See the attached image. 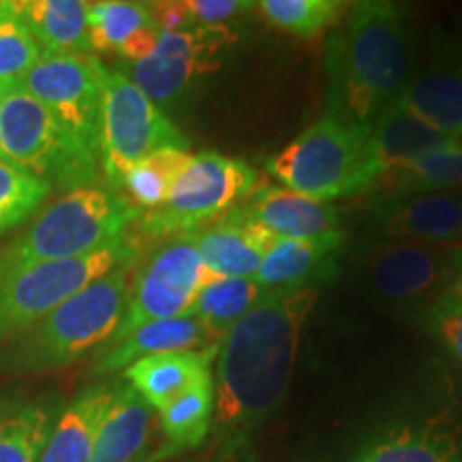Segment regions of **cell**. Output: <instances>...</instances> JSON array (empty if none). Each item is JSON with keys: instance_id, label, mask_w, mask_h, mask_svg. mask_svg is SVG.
I'll return each mask as SVG.
<instances>
[{"instance_id": "1", "label": "cell", "mask_w": 462, "mask_h": 462, "mask_svg": "<svg viewBox=\"0 0 462 462\" xmlns=\"http://www.w3.org/2000/svg\"><path fill=\"white\" fill-rule=\"evenodd\" d=\"M317 289L268 293L218 345L215 420L225 449H240L281 407Z\"/></svg>"}, {"instance_id": "2", "label": "cell", "mask_w": 462, "mask_h": 462, "mask_svg": "<svg viewBox=\"0 0 462 462\" xmlns=\"http://www.w3.org/2000/svg\"><path fill=\"white\" fill-rule=\"evenodd\" d=\"M411 48L404 11L385 0L349 5L345 31L328 45V114L371 129L409 84Z\"/></svg>"}, {"instance_id": "3", "label": "cell", "mask_w": 462, "mask_h": 462, "mask_svg": "<svg viewBox=\"0 0 462 462\" xmlns=\"http://www.w3.org/2000/svg\"><path fill=\"white\" fill-rule=\"evenodd\" d=\"M142 210L103 187L69 190L45 208L20 238L0 253V282L37 263L88 255L125 238Z\"/></svg>"}, {"instance_id": "4", "label": "cell", "mask_w": 462, "mask_h": 462, "mask_svg": "<svg viewBox=\"0 0 462 462\" xmlns=\"http://www.w3.org/2000/svg\"><path fill=\"white\" fill-rule=\"evenodd\" d=\"M135 262H126L75 293L56 310L11 338L3 364L11 371L43 373L79 360L95 346L107 345L126 310Z\"/></svg>"}, {"instance_id": "5", "label": "cell", "mask_w": 462, "mask_h": 462, "mask_svg": "<svg viewBox=\"0 0 462 462\" xmlns=\"http://www.w3.org/2000/svg\"><path fill=\"white\" fill-rule=\"evenodd\" d=\"M368 133L323 116L265 161V171L281 187L323 204L356 198L379 180Z\"/></svg>"}, {"instance_id": "6", "label": "cell", "mask_w": 462, "mask_h": 462, "mask_svg": "<svg viewBox=\"0 0 462 462\" xmlns=\"http://www.w3.org/2000/svg\"><path fill=\"white\" fill-rule=\"evenodd\" d=\"M0 159L65 193L92 187L101 171L99 161L75 146L22 84L7 86L0 97Z\"/></svg>"}, {"instance_id": "7", "label": "cell", "mask_w": 462, "mask_h": 462, "mask_svg": "<svg viewBox=\"0 0 462 462\" xmlns=\"http://www.w3.org/2000/svg\"><path fill=\"white\" fill-rule=\"evenodd\" d=\"M255 187L257 170L246 161L221 152L193 154L165 204L137 218L135 238L157 242L195 234L227 215Z\"/></svg>"}, {"instance_id": "8", "label": "cell", "mask_w": 462, "mask_h": 462, "mask_svg": "<svg viewBox=\"0 0 462 462\" xmlns=\"http://www.w3.org/2000/svg\"><path fill=\"white\" fill-rule=\"evenodd\" d=\"M140 240L126 234L88 255L37 263L0 282V343L20 337L75 293L126 262H137Z\"/></svg>"}, {"instance_id": "9", "label": "cell", "mask_w": 462, "mask_h": 462, "mask_svg": "<svg viewBox=\"0 0 462 462\" xmlns=\"http://www.w3.org/2000/svg\"><path fill=\"white\" fill-rule=\"evenodd\" d=\"M161 148L189 150V140L125 73L107 69L99 135V165L107 187L120 193L126 173Z\"/></svg>"}, {"instance_id": "10", "label": "cell", "mask_w": 462, "mask_h": 462, "mask_svg": "<svg viewBox=\"0 0 462 462\" xmlns=\"http://www.w3.org/2000/svg\"><path fill=\"white\" fill-rule=\"evenodd\" d=\"M107 67L92 54L43 51L22 86L88 157L99 161L103 78Z\"/></svg>"}, {"instance_id": "11", "label": "cell", "mask_w": 462, "mask_h": 462, "mask_svg": "<svg viewBox=\"0 0 462 462\" xmlns=\"http://www.w3.org/2000/svg\"><path fill=\"white\" fill-rule=\"evenodd\" d=\"M215 279L189 234L167 240L146 262L133 265L125 317L107 345L146 323L189 315L201 287Z\"/></svg>"}, {"instance_id": "12", "label": "cell", "mask_w": 462, "mask_h": 462, "mask_svg": "<svg viewBox=\"0 0 462 462\" xmlns=\"http://www.w3.org/2000/svg\"><path fill=\"white\" fill-rule=\"evenodd\" d=\"M456 246L415 240H377L364 246L357 273L364 289L394 309H426L452 287Z\"/></svg>"}, {"instance_id": "13", "label": "cell", "mask_w": 462, "mask_h": 462, "mask_svg": "<svg viewBox=\"0 0 462 462\" xmlns=\"http://www.w3.org/2000/svg\"><path fill=\"white\" fill-rule=\"evenodd\" d=\"M236 42L227 26H190L161 31L154 54L142 62H125V73L157 107H173L193 92L201 79L215 73L225 50Z\"/></svg>"}, {"instance_id": "14", "label": "cell", "mask_w": 462, "mask_h": 462, "mask_svg": "<svg viewBox=\"0 0 462 462\" xmlns=\"http://www.w3.org/2000/svg\"><path fill=\"white\" fill-rule=\"evenodd\" d=\"M374 227L390 240L462 246V198L454 193L381 195L371 208Z\"/></svg>"}, {"instance_id": "15", "label": "cell", "mask_w": 462, "mask_h": 462, "mask_svg": "<svg viewBox=\"0 0 462 462\" xmlns=\"http://www.w3.org/2000/svg\"><path fill=\"white\" fill-rule=\"evenodd\" d=\"M201 262L218 279H253L279 238L253 223L240 206L208 227L189 234Z\"/></svg>"}, {"instance_id": "16", "label": "cell", "mask_w": 462, "mask_h": 462, "mask_svg": "<svg viewBox=\"0 0 462 462\" xmlns=\"http://www.w3.org/2000/svg\"><path fill=\"white\" fill-rule=\"evenodd\" d=\"M238 206L274 238L310 240L340 231V215L332 204L309 199L281 184H257Z\"/></svg>"}, {"instance_id": "17", "label": "cell", "mask_w": 462, "mask_h": 462, "mask_svg": "<svg viewBox=\"0 0 462 462\" xmlns=\"http://www.w3.org/2000/svg\"><path fill=\"white\" fill-rule=\"evenodd\" d=\"M345 242L343 231L310 240L279 238L265 253L253 279L268 293L315 287V282L328 281L334 274Z\"/></svg>"}, {"instance_id": "18", "label": "cell", "mask_w": 462, "mask_h": 462, "mask_svg": "<svg viewBox=\"0 0 462 462\" xmlns=\"http://www.w3.org/2000/svg\"><path fill=\"white\" fill-rule=\"evenodd\" d=\"M218 354V343L204 349L171 351L148 356L125 368V379L140 394L150 409L163 411L167 404L180 398L201 379L212 374V360Z\"/></svg>"}, {"instance_id": "19", "label": "cell", "mask_w": 462, "mask_h": 462, "mask_svg": "<svg viewBox=\"0 0 462 462\" xmlns=\"http://www.w3.org/2000/svg\"><path fill=\"white\" fill-rule=\"evenodd\" d=\"M208 345H215V340L210 343V337L204 328L190 315L152 321L137 328L129 337L101 346L95 366H92V374L125 371L126 366L142 357L171 354V351L204 349Z\"/></svg>"}, {"instance_id": "20", "label": "cell", "mask_w": 462, "mask_h": 462, "mask_svg": "<svg viewBox=\"0 0 462 462\" xmlns=\"http://www.w3.org/2000/svg\"><path fill=\"white\" fill-rule=\"evenodd\" d=\"M368 142H371L374 170L381 178L385 171L394 170L407 161L418 159L432 150L454 146L462 140H456L452 135L424 125L396 99L377 116L371 133H368Z\"/></svg>"}, {"instance_id": "21", "label": "cell", "mask_w": 462, "mask_h": 462, "mask_svg": "<svg viewBox=\"0 0 462 462\" xmlns=\"http://www.w3.org/2000/svg\"><path fill=\"white\" fill-rule=\"evenodd\" d=\"M401 106L432 129L462 140V78L458 60H437L415 75L398 97Z\"/></svg>"}, {"instance_id": "22", "label": "cell", "mask_w": 462, "mask_h": 462, "mask_svg": "<svg viewBox=\"0 0 462 462\" xmlns=\"http://www.w3.org/2000/svg\"><path fill=\"white\" fill-rule=\"evenodd\" d=\"M88 7L84 0H20L11 11L32 34L42 51L90 54Z\"/></svg>"}, {"instance_id": "23", "label": "cell", "mask_w": 462, "mask_h": 462, "mask_svg": "<svg viewBox=\"0 0 462 462\" xmlns=\"http://www.w3.org/2000/svg\"><path fill=\"white\" fill-rule=\"evenodd\" d=\"M152 409L129 383L114 385L90 462H135L148 443Z\"/></svg>"}, {"instance_id": "24", "label": "cell", "mask_w": 462, "mask_h": 462, "mask_svg": "<svg viewBox=\"0 0 462 462\" xmlns=\"http://www.w3.org/2000/svg\"><path fill=\"white\" fill-rule=\"evenodd\" d=\"M114 385H90L58 415L39 462H90L97 430L112 401Z\"/></svg>"}, {"instance_id": "25", "label": "cell", "mask_w": 462, "mask_h": 462, "mask_svg": "<svg viewBox=\"0 0 462 462\" xmlns=\"http://www.w3.org/2000/svg\"><path fill=\"white\" fill-rule=\"evenodd\" d=\"M62 407L54 401H0V462H39Z\"/></svg>"}, {"instance_id": "26", "label": "cell", "mask_w": 462, "mask_h": 462, "mask_svg": "<svg viewBox=\"0 0 462 462\" xmlns=\"http://www.w3.org/2000/svg\"><path fill=\"white\" fill-rule=\"evenodd\" d=\"M161 415L163 446L148 462H161L193 449L206 441L215 420V379L206 377L180 398L167 404Z\"/></svg>"}, {"instance_id": "27", "label": "cell", "mask_w": 462, "mask_h": 462, "mask_svg": "<svg viewBox=\"0 0 462 462\" xmlns=\"http://www.w3.org/2000/svg\"><path fill=\"white\" fill-rule=\"evenodd\" d=\"M462 187V142L432 150L385 171L374 184L381 195L449 193Z\"/></svg>"}, {"instance_id": "28", "label": "cell", "mask_w": 462, "mask_h": 462, "mask_svg": "<svg viewBox=\"0 0 462 462\" xmlns=\"http://www.w3.org/2000/svg\"><path fill=\"white\" fill-rule=\"evenodd\" d=\"M268 296L255 279H215L201 287L189 315L204 328L212 340L223 338ZM217 343V340H215Z\"/></svg>"}, {"instance_id": "29", "label": "cell", "mask_w": 462, "mask_h": 462, "mask_svg": "<svg viewBox=\"0 0 462 462\" xmlns=\"http://www.w3.org/2000/svg\"><path fill=\"white\" fill-rule=\"evenodd\" d=\"M190 157L193 154L189 150L180 148L157 150L126 173L120 193L142 212L157 210L165 204L173 182L189 165Z\"/></svg>"}, {"instance_id": "30", "label": "cell", "mask_w": 462, "mask_h": 462, "mask_svg": "<svg viewBox=\"0 0 462 462\" xmlns=\"http://www.w3.org/2000/svg\"><path fill=\"white\" fill-rule=\"evenodd\" d=\"M255 9L279 31L313 39L338 24L349 5L343 0H262L255 3Z\"/></svg>"}, {"instance_id": "31", "label": "cell", "mask_w": 462, "mask_h": 462, "mask_svg": "<svg viewBox=\"0 0 462 462\" xmlns=\"http://www.w3.org/2000/svg\"><path fill=\"white\" fill-rule=\"evenodd\" d=\"M456 441L435 429H404L373 443L356 462H454Z\"/></svg>"}, {"instance_id": "32", "label": "cell", "mask_w": 462, "mask_h": 462, "mask_svg": "<svg viewBox=\"0 0 462 462\" xmlns=\"http://www.w3.org/2000/svg\"><path fill=\"white\" fill-rule=\"evenodd\" d=\"M157 24L148 3L129 0H103L88 7V43L90 50L116 51L142 28Z\"/></svg>"}, {"instance_id": "33", "label": "cell", "mask_w": 462, "mask_h": 462, "mask_svg": "<svg viewBox=\"0 0 462 462\" xmlns=\"http://www.w3.org/2000/svg\"><path fill=\"white\" fill-rule=\"evenodd\" d=\"M50 193V184L0 159V234L31 218Z\"/></svg>"}, {"instance_id": "34", "label": "cell", "mask_w": 462, "mask_h": 462, "mask_svg": "<svg viewBox=\"0 0 462 462\" xmlns=\"http://www.w3.org/2000/svg\"><path fill=\"white\" fill-rule=\"evenodd\" d=\"M42 54L32 34L11 11V3H0V84H20Z\"/></svg>"}, {"instance_id": "35", "label": "cell", "mask_w": 462, "mask_h": 462, "mask_svg": "<svg viewBox=\"0 0 462 462\" xmlns=\"http://www.w3.org/2000/svg\"><path fill=\"white\" fill-rule=\"evenodd\" d=\"M426 328L446 345V349L462 364V293L448 287L441 296L421 309Z\"/></svg>"}, {"instance_id": "36", "label": "cell", "mask_w": 462, "mask_h": 462, "mask_svg": "<svg viewBox=\"0 0 462 462\" xmlns=\"http://www.w3.org/2000/svg\"><path fill=\"white\" fill-rule=\"evenodd\" d=\"M255 3L245 0H184V9L195 26H227V22L245 15Z\"/></svg>"}, {"instance_id": "37", "label": "cell", "mask_w": 462, "mask_h": 462, "mask_svg": "<svg viewBox=\"0 0 462 462\" xmlns=\"http://www.w3.org/2000/svg\"><path fill=\"white\" fill-rule=\"evenodd\" d=\"M452 289L462 293V246H456V268H454Z\"/></svg>"}, {"instance_id": "38", "label": "cell", "mask_w": 462, "mask_h": 462, "mask_svg": "<svg viewBox=\"0 0 462 462\" xmlns=\"http://www.w3.org/2000/svg\"><path fill=\"white\" fill-rule=\"evenodd\" d=\"M7 86H11V84H0V97H3V92L7 90Z\"/></svg>"}, {"instance_id": "39", "label": "cell", "mask_w": 462, "mask_h": 462, "mask_svg": "<svg viewBox=\"0 0 462 462\" xmlns=\"http://www.w3.org/2000/svg\"><path fill=\"white\" fill-rule=\"evenodd\" d=\"M458 69H460V78H462V56H460V60H458Z\"/></svg>"}]
</instances>
